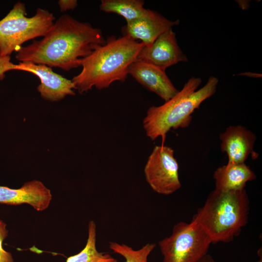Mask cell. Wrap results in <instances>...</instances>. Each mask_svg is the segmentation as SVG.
I'll use <instances>...</instances> for the list:
<instances>
[{
	"label": "cell",
	"mask_w": 262,
	"mask_h": 262,
	"mask_svg": "<svg viewBox=\"0 0 262 262\" xmlns=\"http://www.w3.org/2000/svg\"><path fill=\"white\" fill-rule=\"evenodd\" d=\"M106 43L99 29L64 15L42 39L21 46L16 58L68 71L82 66L85 58Z\"/></svg>",
	"instance_id": "obj_1"
},
{
	"label": "cell",
	"mask_w": 262,
	"mask_h": 262,
	"mask_svg": "<svg viewBox=\"0 0 262 262\" xmlns=\"http://www.w3.org/2000/svg\"><path fill=\"white\" fill-rule=\"evenodd\" d=\"M141 42L128 36L110 37L82 62V70L71 80L75 89L82 94L95 87L108 88L115 81L124 82L130 66L137 60L144 46Z\"/></svg>",
	"instance_id": "obj_2"
},
{
	"label": "cell",
	"mask_w": 262,
	"mask_h": 262,
	"mask_svg": "<svg viewBox=\"0 0 262 262\" xmlns=\"http://www.w3.org/2000/svg\"><path fill=\"white\" fill-rule=\"evenodd\" d=\"M201 81L200 78L192 77L180 91L163 105L149 108L143 120V127L149 139L154 141L161 137L164 141L170 130L189 125L195 110L217 89V78L210 76L206 83L197 89Z\"/></svg>",
	"instance_id": "obj_3"
},
{
	"label": "cell",
	"mask_w": 262,
	"mask_h": 262,
	"mask_svg": "<svg viewBox=\"0 0 262 262\" xmlns=\"http://www.w3.org/2000/svg\"><path fill=\"white\" fill-rule=\"evenodd\" d=\"M249 205L245 189L225 191L215 188L192 219L206 231L212 244L229 243L247 224Z\"/></svg>",
	"instance_id": "obj_4"
},
{
	"label": "cell",
	"mask_w": 262,
	"mask_h": 262,
	"mask_svg": "<svg viewBox=\"0 0 262 262\" xmlns=\"http://www.w3.org/2000/svg\"><path fill=\"white\" fill-rule=\"evenodd\" d=\"M53 14L38 8L35 14L27 17L25 4L16 3L0 20V58L10 57L25 42L44 36L54 23Z\"/></svg>",
	"instance_id": "obj_5"
},
{
	"label": "cell",
	"mask_w": 262,
	"mask_h": 262,
	"mask_svg": "<svg viewBox=\"0 0 262 262\" xmlns=\"http://www.w3.org/2000/svg\"><path fill=\"white\" fill-rule=\"evenodd\" d=\"M211 240L201 226L192 219L175 224L171 235L158 242L162 262H198L207 254Z\"/></svg>",
	"instance_id": "obj_6"
},
{
	"label": "cell",
	"mask_w": 262,
	"mask_h": 262,
	"mask_svg": "<svg viewBox=\"0 0 262 262\" xmlns=\"http://www.w3.org/2000/svg\"><path fill=\"white\" fill-rule=\"evenodd\" d=\"M179 166L174 151L167 146H156L148 157L144 172L146 181L153 191L164 195L179 190Z\"/></svg>",
	"instance_id": "obj_7"
},
{
	"label": "cell",
	"mask_w": 262,
	"mask_h": 262,
	"mask_svg": "<svg viewBox=\"0 0 262 262\" xmlns=\"http://www.w3.org/2000/svg\"><path fill=\"white\" fill-rule=\"evenodd\" d=\"M137 60L165 70L168 67L188 59L178 45L175 33L171 29L161 34L150 45L144 46L139 51Z\"/></svg>",
	"instance_id": "obj_8"
},
{
	"label": "cell",
	"mask_w": 262,
	"mask_h": 262,
	"mask_svg": "<svg viewBox=\"0 0 262 262\" xmlns=\"http://www.w3.org/2000/svg\"><path fill=\"white\" fill-rule=\"evenodd\" d=\"M15 70L32 73L37 76L40 84L37 89L41 96L50 101L62 100L66 96H74L75 85L72 80L55 73L51 67L31 62H19Z\"/></svg>",
	"instance_id": "obj_9"
},
{
	"label": "cell",
	"mask_w": 262,
	"mask_h": 262,
	"mask_svg": "<svg viewBox=\"0 0 262 262\" xmlns=\"http://www.w3.org/2000/svg\"><path fill=\"white\" fill-rule=\"evenodd\" d=\"M179 23V19L170 20L155 11L147 9L144 16L127 22L122 31L123 35L134 40H140L147 46L161 34Z\"/></svg>",
	"instance_id": "obj_10"
},
{
	"label": "cell",
	"mask_w": 262,
	"mask_h": 262,
	"mask_svg": "<svg viewBox=\"0 0 262 262\" xmlns=\"http://www.w3.org/2000/svg\"><path fill=\"white\" fill-rule=\"evenodd\" d=\"M52 199L49 189L40 181L25 183L19 189L0 186V203L11 205L28 204L37 211L48 208Z\"/></svg>",
	"instance_id": "obj_11"
},
{
	"label": "cell",
	"mask_w": 262,
	"mask_h": 262,
	"mask_svg": "<svg viewBox=\"0 0 262 262\" xmlns=\"http://www.w3.org/2000/svg\"><path fill=\"white\" fill-rule=\"evenodd\" d=\"M128 72L138 82L164 101L172 98L179 91L165 70L151 64L136 60L130 66Z\"/></svg>",
	"instance_id": "obj_12"
},
{
	"label": "cell",
	"mask_w": 262,
	"mask_h": 262,
	"mask_svg": "<svg viewBox=\"0 0 262 262\" xmlns=\"http://www.w3.org/2000/svg\"><path fill=\"white\" fill-rule=\"evenodd\" d=\"M220 147L228 156L229 163H245L253 152L255 134L241 125L229 126L220 134Z\"/></svg>",
	"instance_id": "obj_13"
},
{
	"label": "cell",
	"mask_w": 262,
	"mask_h": 262,
	"mask_svg": "<svg viewBox=\"0 0 262 262\" xmlns=\"http://www.w3.org/2000/svg\"><path fill=\"white\" fill-rule=\"evenodd\" d=\"M215 189L237 191L245 189L246 184L256 178L255 173L245 163H229L218 167L213 174Z\"/></svg>",
	"instance_id": "obj_14"
},
{
	"label": "cell",
	"mask_w": 262,
	"mask_h": 262,
	"mask_svg": "<svg viewBox=\"0 0 262 262\" xmlns=\"http://www.w3.org/2000/svg\"><path fill=\"white\" fill-rule=\"evenodd\" d=\"M96 242V225L91 220L88 224V238L85 247L79 253L68 257L66 262H118L110 254L98 251Z\"/></svg>",
	"instance_id": "obj_15"
},
{
	"label": "cell",
	"mask_w": 262,
	"mask_h": 262,
	"mask_svg": "<svg viewBox=\"0 0 262 262\" xmlns=\"http://www.w3.org/2000/svg\"><path fill=\"white\" fill-rule=\"evenodd\" d=\"M140 0H102L99 9L107 13H114L123 17L127 22L144 16L147 9Z\"/></svg>",
	"instance_id": "obj_16"
},
{
	"label": "cell",
	"mask_w": 262,
	"mask_h": 262,
	"mask_svg": "<svg viewBox=\"0 0 262 262\" xmlns=\"http://www.w3.org/2000/svg\"><path fill=\"white\" fill-rule=\"evenodd\" d=\"M154 243H147L137 250L125 244L110 242L109 246L115 253L122 256L125 262H148V257L155 248Z\"/></svg>",
	"instance_id": "obj_17"
},
{
	"label": "cell",
	"mask_w": 262,
	"mask_h": 262,
	"mask_svg": "<svg viewBox=\"0 0 262 262\" xmlns=\"http://www.w3.org/2000/svg\"><path fill=\"white\" fill-rule=\"evenodd\" d=\"M7 225L0 220V262H15L11 253L5 250L2 247V243L8 234L6 229Z\"/></svg>",
	"instance_id": "obj_18"
},
{
	"label": "cell",
	"mask_w": 262,
	"mask_h": 262,
	"mask_svg": "<svg viewBox=\"0 0 262 262\" xmlns=\"http://www.w3.org/2000/svg\"><path fill=\"white\" fill-rule=\"evenodd\" d=\"M15 65L10 61V57L0 58V80L5 78V73L15 70Z\"/></svg>",
	"instance_id": "obj_19"
},
{
	"label": "cell",
	"mask_w": 262,
	"mask_h": 262,
	"mask_svg": "<svg viewBox=\"0 0 262 262\" xmlns=\"http://www.w3.org/2000/svg\"><path fill=\"white\" fill-rule=\"evenodd\" d=\"M58 5L61 12H63L74 9L78 5V2L76 0H60Z\"/></svg>",
	"instance_id": "obj_20"
},
{
	"label": "cell",
	"mask_w": 262,
	"mask_h": 262,
	"mask_svg": "<svg viewBox=\"0 0 262 262\" xmlns=\"http://www.w3.org/2000/svg\"><path fill=\"white\" fill-rule=\"evenodd\" d=\"M198 262H217V261L210 254H206Z\"/></svg>",
	"instance_id": "obj_21"
},
{
	"label": "cell",
	"mask_w": 262,
	"mask_h": 262,
	"mask_svg": "<svg viewBox=\"0 0 262 262\" xmlns=\"http://www.w3.org/2000/svg\"><path fill=\"white\" fill-rule=\"evenodd\" d=\"M239 75L246 76L247 77H252V78H259L262 77V74L259 73H256L251 72H246L245 73H242L239 74Z\"/></svg>",
	"instance_id": "obj_22"
},
{
	"label": "cell",
	"mask_w": 262,
	"mask_h": 262,
	"mask_svg": "<svg viewBox=\"0 0 262 262\" xmlns=\"http://www.w3.org/2000/svg\"><path fill=\"white\" fill-rule=\"evenodd\" d=\"M262 262V255L261 256V257H260L259 260H258L257 262Z\"/></svg>",
	"instance_id": "obj_23"
}]
</instances>
